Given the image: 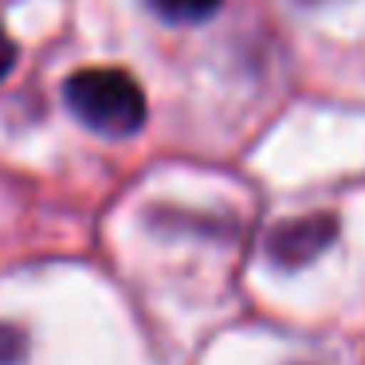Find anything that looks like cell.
<instances>
[{"instance_id":"cell-2","label":"cell","mask_w":365,"mask_h":365,"mask_svg":"<svg viewBox=\"0 0 365 365\" xmlns=\"http://www.w3.org/2000/svg\"><path fill=\"white\" fill-rule=\"evenodd\" d=\"M334 236H338V220L326 216V212L283 220L267 236V259L279 263V267L299 271V267H307V263H314L318 255L334 244Z\"/></svg>"},{"instance_id":"cell-3","label":"cell","mask_w":365,"mask_h":365,"mask_svg":"<svg viewBox=\"0 0 365 365\" xmlns=\"http://www.w3.org/2000/svg\"><path fill=\"white\" fill-rule=\"evenodd\" d=\"M224 0H150V9L169 24H205L220 12Z\"/></svg>"},{"instance_id":"cell-1","label":"cell","mask_w":365,"mask_h":365,"mask_svg":"<svg viewBox=\"0 0 365 365\" xmlns=\"http://www.w3.org/2000/svg\"><path fill=\"white\" fill-rule=\"evenodd\" d=\"M71 114L87 130L106 138H130L145 126V95L134 75L118 67H87L75 71L63 87Z\"/></svg>"},{"instance_id":"cell-5","label":"cell","mask_w":365,"mask_h":365,"mask_svg":"<svg viewBox=\"0 0 365 365\" xmlns=\"http://www.w3.org/2000/svg\"><path fill=\"white\" fill-rule=\"evenodd\" d=\"M16 67V43L9 40V32L0 28V83L9 79V71Z\"/></svg>"},{"instance_id":"cell-4","label":"cell","mask_w":365,"mask_h":365,"mask_svg":"<svg viewBox=\"0 0 365 365\" xmlns=\"http://www.w3.org/2000/svg\"><path fill=\"white\" fill-rule=\"evenodd\" d=\"M28 354V334L20 326L0 322V365H20Z\"/></svg>"},{"instance_id":"cell-6","label":"cell","mask_w":365,"mask_h":365,"mask_svg":"<svg viewBox=\"0 0 365 365\" xmlns=\"http://www.w3.org/2000/svg\"><path fill=\"white\" fill-rule=\"evenodd\" d=\"M299 4H322V0H299Z\"/></svg>"}]
</instances>
